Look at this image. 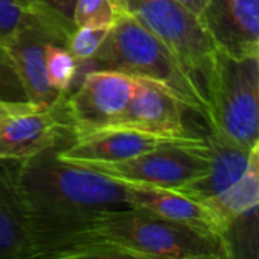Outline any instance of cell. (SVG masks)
<instances>
[{
  "label": "cell",
  "mask_w": 259,
  "mask_h": 259,
  "mask_svg": "<svg viewBox=\"0 0 259 259\" xmlns=\"http://www.w3.org/2000/svg\"><path fill=\"white\" fill-rule=\"evenodd\" d=\"M35 111H41L39 106H36L35 103L26 100V102H12V100H2L0 99V124L23 115V114H29V112H35Z\"/></svg>",
  "instance_id": "obj_22"
},
{
  "label": "cell",
  "mask_w": 259,
  "mask_h": 259,
  "mask_svg": "<svg viewBox=\"0 0 259 259\" xmlns=\"http://www.w3.org/2000/svg\"><path fill=\"white\" fill-rule=\"evenodd\" d=\"M73 29L52 15H42L24 24L2 46L24 88L27 100L41 109L59 106L65 100V96H61L49 85L44 58L46 44L52 39L67 41Z\"/></svg>",
  "instance_id": "obj_8"
},
{
  "label": "cell",
  "mask_w": 259,
  "mask_h": 259,
  "mask_svg": "<svg viewBox=\"0 0 259 259\" xmlns=\"http://www.w3.org/2000/svg\"><path fill=\"white\" fill-rule=\"evenodd\" d=\"M199 20L219 52L259 56V0H208Z\"/></svg>",
  "instance_id": "obj_12"
},
{
  "label": "cell",
  "mask_w": 259,
  "mask_h": 259,
  "mask_svg": "<svg viewBox=\"0 0 259 259\" xmlns=\"http://www.w3.org/2000/svg\"><path fill=\"white\" fill-rule=\"evenodd\" d=\"M68 134L73 135L62 105L14 117L0 124V159L20 162L59 149Z\"/></svg>",
  "instance_id": "obj_13"
},
{
  "label": "cell",
  "mask_w": 259,
  "mask_h": 259,
  "mask_svg": "<svg viewBox=\"0 0 259 259\" xmlns=\"http://www.w3.org/2000/svg\"><path fill=\"white\" fill-rule=\"evenodd\" d=\"M114 5L161 39L203 85L217 49L199 17L176 0H114Z\"/></svg>",
  "instance_id": "obj_6"
},
{
  "label": "cell",
  "mask_w": 259,
  "mask_h": 259,
  "mask_svg": "<svg viewBox=\"0 0 259 259\" xmlns=\"http://www.w3.org/2000/svg\"><path fill=\"white\" fill-rule=\"evenodd\" d=\"M0 259H35L30 220L15 182V162L0 159Z\"/></svg>",
  "instance_id": "obj_14"
},
{
  "label": "cell",
  "mask_w": 259,
  "mask_h": 259,
  "mask_svg": "<svg viewBox=\"0 0 259 259\" xmlns=\"http://www.w3.org/2000/svg\"><path fill=\"white\" fill-rule=\"evenodd\" d=\"M55 258L229 259L232 253L219 234L126 206L91 217Z\"/></svg>",
  "instance_id": "obj_2"
},
{
  "label": "cell",
  "mask_w": 259,
  "mask_h": 259,
  "mask_svg": "<svg viewBox=\"0 0 259 259\" xmlns=\"http://www.w3.org/2000/svg\"><path fill=\"white\" fill-rule=\"evenodd\" d=\"M73 138L71 143L56 150V156L65 162L93 165L127 161L155 149L185 143L197 137H161L135 129L112 127Z\"/></svg>",
  "instance_id": "obj_10"
},
{
  "label": "cell",
  "mask_w": 259,
  "mask_h": 259,
  "mask_svg": "<svg viewBox=\"0 0 259 259\" xmlns=\"http://www.w3.org/2000/svg\"><path fill=\"white\" fill-rule=\"evenodd\" d=\"M206 140L212 150L209 170L175 191L206 206L226 237L234 223L258 212L259 146L244 150L214 134Z\"/></svg>",
  "instance_id": "obj_5"
},
{
  "label": "cell",
  "mask_w": 259,
  "mask_h": 259,
  "mask_svg": "<svg viewBox=\"0 0 259 259\" xmlns=\"http://www.w3.org/2000/svg\"><path fill=\"white\" fill-rule=\"evenodd\" d=\"M56 150L15 162V182L30 220L35 259L55 258L67 238L96 214L127 206L123 184L90 167L61 161Z\"/></svg>",
  "instance_id": "obj_1"
},
{
  "label": "cell",
  "mask_w": 259,
  "mask_h": 259,
  "mask_svg": "<svg viewBox=\"0 0 259 259\" xmlns=\"http://www.w3.org/2000/svg\"><path fill=\"white\" fill-rule=\"evenodd\" d=\"M190 109L165 87L143 77H134V93L120 120L108 127L135 129L161 137H190L185 112Z\"/></svg>",
  "instance_id": "obj_11"
},
{
  "label": "cell",
  "mask_w": 259,
  "mask_h": 259,
  "mask_svg": "<svg viewBox=\"0 0 259 259\" xmlns=\"http://www.w3.org/2000/svg\"><path fill=\"white\" fill-rule=\"evenodd\" d=\"M176 2H179L184 8H187L196 17H200V14L203 12L205 5H206L208 0H176Z\"/></svg>",
  "instance_id": "obj_23"
},
{
  "label": "cell",
  "mask_w": 259,
  "mask_h": 259,
  "mask_svg": "<svg viewBox=\"0 0 259 259\" xmlns=\"http://www.w3.org/2000/svg\"><path fill=\"white\" fill-rule=\"evenodd\" d=\"M212 150L206 138L165 146L127 161L85 165L105 176L135 185L178 190L202 178L211 165Z\"/></svg>",
  "instance_id": "obj_7"
},
{
  "label": "cell",
  "mask_w": 259,
  "mask_h": 259,
  "mask_svg": "<svg viewBox=\"0 0 259 259\" xmlns=\"http://www.w3.org/2000/svg\"><path fill=\"white\" fill-rule=\"evenodd\" d=\"M118 11L114 0H77L73 12L74 27H111Z\"/></svg>",
  "instance_id": "obj_18"
},
{
  "label": "cell",
  "mask_w": 259,
  "mask_h": 259,
  "mask_svg": "<svg viewBox=\"0 0 259 259\" xmlns=\"http://www.w3.org/2000/svg\"><path fill=\"white\" fill-rule=\"evenodd\" d=\"M0 99L12 102H26L27 96L24 88L12 68L8 56L0 47Z\"/></svg>",
  "instance_id": "obj_20"
},
{
  "label": "cell",
  "mask_w": 259,
  "mask_h": 259,
  "mask_svg": "<svg viewBox=\"0 0 259 259\" xmlns=\"http://www.w3.org/2000/svg\"><path fill=\"white\" fill-rule=\"evenodd\" d=\"M42 15L55 17L36 0H0V47L5 46L24 24Z\"/></svg>",
  "instance_id": "obj_17"
},
{
  "label": "cell",
  "mask_w": 259,
  "mask_h": 259,
  "mask_svg": "<svg viewBox=\"0 0 259 259\" xmlns=\"http://www.w3.org/2000/svg\"><path fill=\"white\" fill-rule=\"evenodd\" d=\"M46 73L49 85L65 96L70 93L71 83L76 77L77 71V61L71 55L67 47V41L62 39H52L46 44Z\"/></svg>",
  "instance_id": "obj_16"
},
{
  "label": "cell",
  "mask_w": 259,
  "mask_h": 259,
  "mask_svg": "<svg viewBox=\"0 0 259 259\" xmlns=\"http://www.w3.org/2000/svg\"><path fill=\"white\" fill-rule=\"evenodd\" d=\"M111 27H74L67 39V47L77 61L82 64L91 61L102 44L105 42Z\"/></svg>",
  "instance_id": "obj_19"
},
{
  "label": "cell",
  "mask_w": 259,
  "mask_h": 259,
  "mask_svg": "<svg viewBox=\"0 0 259 259\" xmlns=\"http://www.w3.org/2000/svg\"><path fill=\"white\" fill-rule=\"evenodd\" d=\"M44 9L58 17L68 26H73V12L77 0H36ZM74 27V26H73Z\"/></svg>",
  "instance_id": "obj_21"
},
{
  "label": "cell",
  "mask_w": 259,
  "mask_h": 259,
  "mask_svg": "<svg viewBox=\"0 0 259 259\" xmlns=\"http://www.w3.org/2000/svg\"><path fill=\"white\" fill-rule=\"evenodd\" d=\"M203 88L212 134L244 150L259 146V56L217 50Z\"/></svg>",
  "instance_id": "obj_4"
},
{
  "label": "cell",
  "mask_w": 259,
  "mask_h": 259,
  "mask_svg": "<svg viewBox=\"0 0 259 259\" xmlns=\"http://www.w3.org/2000/svg\"><path fill=\"white\" fill-rule=\"evenodd\" d=\"M91 61L97 70H114L165 87L206 120L208 102L200 79L131 15L118 11L105 42Z\"/></svg>",
  "instance_id": "obj_3"
},
{
  "label": "cell",
  "mask_w": 259,
  "mask_h": 259,
  "mask_svg": "<svg viewBox=\"0 0 259 259\" xmlns=\"http://www.w3.org/2000/svg\"><path fill=\"white\" fill-rule=\"evenodd\" d=\"M134 93V77L114 70H94L80 87L67 94L62 109L73 137L114 126L126 111Z\"/></svg>",
  "instance_id": "obj_9"
},
{
  "label": "cell",
  "mask_w": 259,
  "mask_h": 259,
  "mask_svg": "<svg viewBox=\"0 0 259 259\" xmlns=\"http://www.w3.org/2000/svg\"><path fill=\"white\" fill-rule=\"evenodd\" d=\"M121 184V182H120ZM126 187V203L131 208L143 209L159 217L205 229L223 235V229L217 217L202 203L188 196L161 187L123 184ZM226 240V238H225Z\"/></svg>",
  "instance_id": "obj_15"
}]
</instances>
